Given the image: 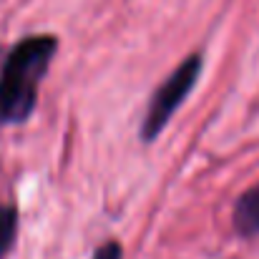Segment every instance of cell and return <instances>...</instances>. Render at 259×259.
I'll use <instances>...</instances> for the list:
<instances>
[{
  "instance_id": "cell-1",
  "label": "cell",
  "mask_w": 259,
  "mask_h": 259,
  "mask_svg": "<svg viewBox=\"0 0 259 259\" xmlns=\"http://www.w3.org/2000/svg\"><path fill=\"white\" fill-rule=\"evenodd\" d=\"M58 51L56 35H28L13 46L0 71V123H25L38 103L40 81Z\"/></svg>"
},
{
  "instance_id": "cell-2",
  "label": "cell",
  "mask_w": 259,
  "mask_h": 259,
  "mask_svg": "<svg viewBox=\"0 0 259 259\" xmlns=\"http://www.w3.org/2000/svg\"><path fill=\"white\" fill-rule=\"evenodd\" d=\"M201 76V56L191 53L174 73H169V78L161 86L154 91L144 123H141V141L144 144H154L161 131L166 128V123L171 121V116L176 113V108L184 103V98L191 93V88L196 86Z\"/></svg>"
},
{
  "instance_id": "cell-3",
  "label": "cell",
  "mask_w": 259,
  "mask_h": 259,
  "mask_svg": "<svg viewBox=\"0 0 259 259\" xmlns=\"http://www.w3.org/2000/svg\"><path fill=\"white\" fill-rule=\"evenodd\" d=\"M234 229L244 239L259 237V184L247 189L234 204Z\"/></svg>"
},
{
  "instance_id": "cell-4",
  "label": "cell",
  "mask_w": 259,
  "mask_h": 259,
  "mask_svg": "<svg viewBox=\"0 0 259 259\" xmlns=\"http://www.w3.org/2000/svg\"><path fill=\"white\" fill-rule=\"evenodd\" d=\"M18 234V209L10 204H0V259L5 257Z\"/></svg>"
},
{
  "instance_id": "cell-5",
  "label": "cell",
  "mask_w": 259,
  "mask_h": 259,
  "mask_svg": "<svg viewBox=\"0 0 259 259\" xmlns=\"http://www.w3.org/2000/svg\"><path fill=\"white\" fill-rule=\"evenodd\" d=\"M93 259H123V249H121L118 242H106L103 247L96 249Z\"/></svg>"
}]
</instances>
